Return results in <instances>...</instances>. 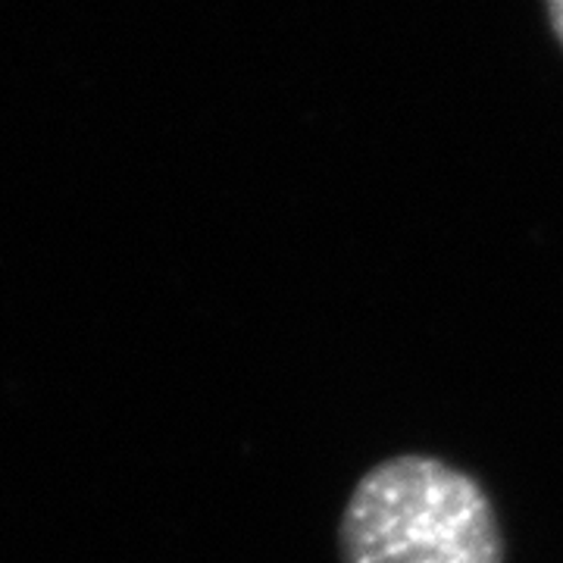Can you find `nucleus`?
<instances>
[{
    "mask_svg": "<svg viewBox=\"0 0 563 563\" xmlns=\"http://www.w3.org/2000/svg\"><path fill=\"white\" fill-rule=\"evenodd\" d=\"M342 563H504L483 485L426 454L373 466L351 492L339 529Z\"/></svg>",
    "mask_w": 563,
    "mask_h": 563,
    "instance_id": "obj_1",
    "label": "nucleus"
},
{
    "mask_svg": "<svg viewBox=\"0 0 563 563\" xmlns=\"http://www.w3.org/2000/svg\"><path fill=\"white\" fill-rule=\"evenodd\" d=\"M548 20H551V29H554V35L563 47V0H548Z\"/></svg>",
    "mask_w": 563,
    "mask_h": 563,
    "instance_id": "obj_2",
    "label": "nucleus"
}]
</instances>
